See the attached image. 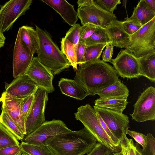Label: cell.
Here are the masks:
<instances>
[{"label":"cell","instance_id":"1","mask_svg":"<svg viewBox=\"0 0 155 155\" xmlns=\"http://www.w3.org/2000/svg\"><path fill=\"white\" fill-rule=\"evenodd\" d=\"M74 80L88 95L92 96L119 80L114 67L99 58L79 65Z\"/></svg>","mask_w":155,"mask_h":155},{"label":"cell","instance_id":"2","mask_svg":"<svg viewBox=\"0 0 155 155\" xmlns=\"http://www.w3.org/2000/svg\"><path fill=\"white\" fill-rule=\"evenodd\" d=\"M97 142L84 127L77 131L70 129L51 137L45 144L53 155H84L90 152Z\"/></svg>","mask_w":155,"mask_h":155},{"label":"cell","instance_id":"3","mask_svg":"<svg viewBox=\"0 0 155 155\" xmlns=\"http://www.w3.org/2000/svg\"><path fill=\"white\" fill-rule=\"evenodd\" d=\"M35 26L39 41L37 53L40 61L50 70L53 75L68 68L70 66L69 62L49 33Z\"/></svg>","mask_w":155,"mask_h":155},{"label":"cell","instance_id":"4","mask_svg":"<svg viewBox=\"0 0 155 155\" xmlns=\"http://www.w3.org/2000/svg\"><path fill=\"white\" fill-rule=\"evenodd\" d=\"M74 115L76 119L82 123L97 142L107 147L113 153L120 151V145L113 141L107 135L101 125L94 107L89 104L80 106Z\"/></svg>","mask_w":155,"mask_h":155},{"label":"cell","instance_id":"5","mask_svg":"<svg viewBox=\"0 0 155 155\" xmlns=\"http://www.w3.org/2000/svg\"><path fill=\"white\" fill-rule=\"evenodd\" d=\"M125 48L137 58L155 53V17L130 36Z\"/></svg>","mask_w":155,"mask_h":155},{"label":"cell","instance_id":"6","mask_svg":"<svg viewBox=\"0 0 155 155\" xmlns=\"http://www.w3.org/2000/svg\"><path fill=\"white\" fill-rule=\"evenodd\" d=\"M32 0H11L0 5V30L2 33L12 28L19 17L30 9Z\"/></svg>","mask_w":155,"mask_h":155},{"label":"cell","instance_id":"7","mask_svg":"<svg viewBox=\"0 0 155 155\" xmlns=\"http://www.w3.org/2000/svg\"><path fill=\"white\" fill-rule=\"evenodd\" d=\"M48 93L45 90L38 88L35 94L25 122L26 135L33 132L45 121V113L48 100Z\"/></svg>","mask_w":155,"mask_h":155},{"label":"cell","instance_id":"8","mask_svg":"<svg viewBox=\"0 0 155 155\" xmlns=\"http://www.w3.org/2000/svg\"><path fill=\"white\" fill-rule=\"evenodd\" d=\"M133 120L142 122L155 119V88L150 86L141 93L134 105Z\"/></svg>","mask_w":155,"mask_h":155},{"label":"cell","instance_id":"9","mask_svg":"<svg viewBox=\"0 0 155 155\" xmlns=\"http://www.w3.org/2000/svg\"><path fill=\"white\" fill-rule=\"evenodd\" d=\"M69 130L61 120L53 119L45 121L33 132L25 136L22 141L34 145H44L50 137Z\"/></svg>","mask_w":155,"mask_h":155},{"label":"cell","instance_id":"10","mask_svg":"<svg viewBox=\"0 0 155 155\" xmlns=\"http://www.w3.org/2000/svg\"><path fill=\"white\" fill-rule=\"evenodd\" d=\"M110 62L121 77L132 79L141 76L138 58L125 49H121Z\"/></svg>","mask_w":155,"mask_h":155},{"label":"cell","instance_id":"11","mask_svg":"<svg viewBox=\"0 0 155 155\" xmlns=\"http://www.w3.org/2000/svg\"><path fill=\"white\" fill-rule=\"evenodd\" d=\"M94 108L120 141L124 135H127V131L130 127V121L129 117L126 115L95 106Z\"/></svg>","mask_w":155,"mask_h":155},{"label":"cell","instance_id":"12","mask_svg":"<svg viewBox=\"0 0 155 155\" xmlns=\"http://www.w3.org/2000/svg\"><path fill=\"white\" fill-rule=\"evenodd\" d=\"M77 12L82 25L90 23L106 28L112 20L117 18L115 14L104 11L94 2L87 6L78 8Z\"/></svg>","mask_w":155,"mask_h":155},{"label":"cell","instance_id":"13","mask_svg":"<svg viewBox=\"0 0 155 155\" xmlns=\"http://www.w3.org/2000/svg\"><path fill=\"white\" fill-rule=\"evenodd\" d=\"M25 74L27 75L38 86L48 93L54 91L53 85L54 75L50 70L43 65L37 57H33Z\"/></svg>","mask_w":155,"mask_h":155},{"label":"cell","instance_id":"14","mask_svg":"<svg viewBox=\"0 0 155 155\" xmlns=\"http://www.w3.org/2000/svg\"><path fill=\"white\" fill-rule=\"evenodd\" d=\"M30 49L21 41L18 32L13 57V76L15 78L25 74L33 58Z\"/></svg>","mask_w":155,"mask_h":155},{"label":"cell","instance_id":"15","mask_svg":"<svg viewBox=\"0 0 155 155\" xmlns=\"http://www.w3.org/2000/svg\"><path fill=\"white\" fill-rule=\"evenodd\" d=\"M38 88L34 82L24 74L15 78L10 84L6 83L4 91L13 98L23 99L35 94Z\"/></svg>","mask_w":155,"mask_h":155},{"label":"cell","instance_id":"16","mask_svg":"<svg viewBox=\"0 0 155 155\" xmlns=\"http://www.w3.org/2000/svg\"><path fill=\"white\" fill-rule=\"evenodd\" d=\"M23 100L13 98L4 91L0 97V102L2 104V108L5 110L23 133L26 136L25 124L20 115Z\"/></svg>","mask_w":155,"mask_h":155},{"label":"cell","instance_id":"17","mask_svg":"<svg viewBox=\"0 0 155 155\" xmlns=\"http://www.w3.org/2000/svg\"><path fill=\"white\" fill-rule=\"evenodd\" d=\"M55 10L64 21L71 26L76 23L77 12L74 6L65 0H40Z\"/></svg>","mask_w":155,"mask_h":155},{"label":"cell","instance_id":"18","mask_svg":"<svg viewBox=\"0 0 155 155\" xmlns=\"http://www.w3.org/2000/svg\"><path fill=\"white\" fill-rule=\"evenodd\" d=\"M105 29L112 41L111 45L121 48L127 47L130 36L124 30L121 21L114 20Z\"/></svg>","mask_w":155,"mask_h":155},{"label":"cell","instance_id":"19","mask_svg":"<svg viewBox=\"0 0 155 155\" xmlns=\"http://www.w3.org/2000/svg\"><path fill=\"white\" fill-rule=\"evenodd\" d=\"M58 85L62 94L76 99L82 100L88 96L74 80L61 78L58 82Z\"/></svg>","mask_w":155,"mask_h":155},{"label":"cell","instance_id":"20","mask_svg":"<svg viewBox=\"0 0 155 155\" xmlns=\"http://www.w3.org/2000/svg\"><path fill=\"white\" fill-rule=\"evenodd\" d=\"M128 96L100 98L94 101L95 106L105 108L122 113L128 103Z\"/></svg>","mask_w":155,"mask_h":155},{"label":"cell","instance_id":"21","mask_svg":"<svg viewBox=\"0 0 155 155\" xmlns=\"http://www.w3.org/2000/svg\"><path fill=\"white\" fill-rule=\"evenodd\" d=\"M18 32L21 41L33 54L37 53L39 48V41L36 29L32 27L24 25L19 28Z\"/></svg>","mask_w":155,"mask_h":155},{"label":"cell","instance_id":"22","mask_svg":"<svg viewBox=\"0 0 155 155\" xmlns=\"http://www.w3.org/2000/svg\"><path fill=\"white\" fill-rule=\"evenodd\" d=\"M155 17V12L147 5L144 0H141L134 8L131 16L129 18L139 23L142 26Z\"/></svg>","mask_w":155,"mask_h":155},{"label":"cell","instance_id":"23","mask_svg":"<svg viewBox=\"0 0 155 155\" xmlns=\"http://www.w3.org/2000/svg\"><path fill=\"white\" fill-rule=\"evenodd\" d=\"M140 76L155 82V53H151L139 58Z\"/></svg>","mask_w":155,"mask_h":155},{"label":"cell","instance_id":"24","mask_svg":"<svg viewBox=\"0 0 155 155\" xmlns=\"http://www.w3.org/2000/svg\"><path fill=\"white\" fill-rule=\"evenodd\" d=\"M100 98L129 96V91L126 86L119 80L105 88L96 92Z\"/></svg>","mask_w":155,"mask_h":155},{"label":"cell","instance_id":"25","mask_svg":"<svg viewBox=\"0 0 155 155\" xmlns=\"http://www.w3.org/2000/svg\"><path fill=\"white\" fill-rule=\"evenodd\" d=\"M120 151L117 153L120 155H143L140 144L134 143L132 139H129L127 135L123 136L120 140Z\"/></svg>","mask_w":155,"mask_h":155},{"label":"cell","instance_id":"26","mask_svg":"<svg viewBox=\"0 0 155 155\" xmlns=\"http://www.w3.org/2000/svg\"><path fill=\"white\" fill-rule=\"evenodd\" d=\"M112 42L106 29L99 27H97L92 34L84 41L86 47L100 44L110 45Z\"/></svg>","mask_w":155,"mask_h":155},{"label":"cell","instance_id":"27","mask_svg":"<svg viewBox=\"0 0 155 155\" xmlns=\"http://www.w3.org/2000/svg\"><path fill=\"white\" fill-rule=\"evenodd\" d=\"M61 51L69 62L70 66L76 70L78 68L76 52L74 45L64 38L61 41Z\"/></svg>","mask_w":155,"mask_h":155},{"label":"cell","instance_id":"28","mask_svg":"<svg viewBox=\"0 0 155 155\" xmlns=\"http://www.w3.org/2000/svg\"><path fill=\"white\" fill-rule=\"evenodd\" d=\"M18 140L1 122L0 123V149L7 147L19 145Z\"/></svg>","mask_w":155,"mask_h":155},{"label":"cell","instance_id":"29","mask_svg":"<svg viewBox=\"0 0 155 155\" xmlns=\"http://www.w3.org/2000/svg\"><path fill=\"white\" fill-rule=\"evenodd\" d=\"M0 115L2 122L10 130L18 140H22L25 135L5 109L2 108Z\"/></svg>","mask_w":155,"mask_h":155},{"label":"cell","instance_id":"30","mask_svg":"<svg viewBox=\"0 0 155 155\" xmlns=\"http://www.w3.org/2000/svg\"><path fill=\"white\" fill-rule=\"evenodd\" d=\"M20 145L23 153L30 155H53L50 150L45 144L34 145L22 141Z\"/></svg>","mask_w":155,"mask_h":155},{"label":"cell","instance_id":"31","mask_svg":"<svg viewBox=\"0 0 155 155\" xmlns=\"http://www.w3.org/2000/svg\"><path fill=\"white\" fill-rule=\"evenodd\" d=\"M107 45L100 44L87 47L82 64L92 62L99 59L103 49Z\"/></svg>","mask_w":155,"mask_h":155},{"label":"cell","instance_id":"32","mask_svg":"<svg viewBox=\"0 0 155 155\" xmlns=\"http://www.w3.org/2000/svg\"><path fill=\"white\" fill-rule=\"evenodd\" d=\"M81 26L79 24L76 23L71 26L66 33L64 37L74 45L76 54L80 40L79 29Z\"/></svg>","mask_w":155,"mask_h":155},{"label":"cell","instance_id":"33","mask_svg":"<svg viewBox=\"0 0 155 155\" xmlns=\"http://www.w3.org/2000/svg\"><path fill=\"white\" fill-rule=\"evenodd\" d=\"M94 3L104 11L114 14L117 5L121 3L120 0H93Z\"/></svg>","mask_w":155,"mask_h":155},{"label":"cell","instance_id":"34","mask_svg":"<svg viewBox=\"0 0 155 155\" xmlns=\"http://www.w3.org/2000/svg\"><path fill=\"white\" fill-rule=\"evenodd\" d=\"M122 25L125 31L130 36L135 33L142 27L139 23L129 18L122 21Z\"/></svg>","mask_w":155,"mask_h":155},{"label":"cell","instance_id":"35","mask_svg":"<svg viewBox=\"0 0 155 155\" xmlns=\"http://www.w3.org/2000/svg\"><path fill=\"white\" fill-rule=\"evenodd\" d=\"M34 95L35 94L29 96L23 100L21 107L20 115L25 124L34 99Z\"/></svg>","mask_w":155,"mask_h":155},{"label":"cell","instance_id":"36","mask_svg":"<svg viewBox=\"0 0 155 155\" xmlns=\"http://www.w3.org/2000/svg\"><path fill=\"white\" fill-rule=\"evenodd\" d=\"M97 26L90 23L81 26L79 29V42L84 43V41L91 36L94 33Z\"/></svg>","mask_w":155,"mask_h":155},{"label":"cell","instance_id":"37","mask_svg":"<svg viewBox=\"0 0 155 155\" xmlns=\"http://www.w3.org/2000/svg\"><path fill=\"white\" fill-rule=\"evenodd\" d=\"M147 140L146 146L142 148L143 155H155V138L151 133L147 135Z\"/></svg>","mask_w":155,"mask_h":155},{"label":"cell","instance_id":"38","mask_svg":"<svg viewBox=\"0 0 155 155\" xmlns=\"http://www.w3.org/2000/svg\"><path fill=\"white\" fill-rule=\"evenodd\" d=\"M127 134L133 138L137 143L142 146V148H144L146 146L147 140V135L141 133L129 130L127 131Z\"/></svg>","mask_w":155,"mask_h":155},{"label":"cell","instance_id":"39","mask_svg":"<svg viewBox=\"0 0 155 155\" xmlns=\"http://www.w3.org/2000/svg\"><path fill=\"white\" fill-rule=\"evenodd\" d=\"M112 153L107 147L97 142L94 148L87 155H112Z\"/></svg>","mask_w":155,"mask_h":155},{"label":"cell","instance_id":"40","mask_svg":"<svg viewBox=\"0 0 155 155\" xmlns=\"http://www.w3.org/2000/svg\"><path fill=\"white\" fill-rule=\"evenodd\" d=\"M23 153L20 145L9 146L0 149V155H18Z\"/></svg>","mask_w":155,"mask_h":155},{"label":"cell","instance_id":"41","mask_svg":"<svg viewBox=\"0 0 155 155\" xmlns=\"http://www.w3.org/2000/svg\"><path fill=\"white\" fill-rule=\"evenodd\" d=\"M96 113L97 117L101 125L107 135L113 141L117 144L120 145V141L119 139L111 131L100 115L97 113Z\"/></svg>","mask_w":155,"mask_h":155},{"label":"cell","instance_id":"42","mask_svg":"<svg viewBox=\"0 0 155 155\" xmlns=\"http://www.w3.org/2000/svg\"><path fill=\"white\" fill-rule=\"evenodd\" d=\"M86 48V46L85 43L79 42L76 52L77 62L78 65L82 64Z\"/></svg>","mask_w":155,"mask_h":155},{"label":"cell","instance_id":"43","mask_svg":"<svg viewBox=\"0 0 155 155\" xmlns=\"http://www.w3.org/2000/svg\"><path fill=\"white\" fill-rule=\"evenodd\" d=\"M105 47V50L102 55V60L105 62H110L112 60L114 46L108 44Z\"/></svg>","mask_w":155,"mask_h":155},{"label":"cell","instance_id":"44","mask_svg":"<svg viewBox=\"0 0 155 155\" xmlns=\"http://www.w3.org/2000/svg\"><path fill=\"white\" fill-rule=\"evenodd\" d=\"M93 3V0H79L77 2L78 8L87 6Z\"/></svg>","mask_w":155,"mask_h":155},{"label":"cell","instance_id":"45","mask_svg":"<svg viewBox=\"0 0 155 155\" xmlns=\"http://www.w3.org/2000/svg\"><path fill=\"white\" fill-rule=\"evenodd\" d=\"M148 7L153 11L155 12V0H144Z\"/></svg>","mask_w":155,"mask_h":155},{"label":"cell","instance_id":"46","mask_svg":"<svg viewBox=\"0 0 155 155\" xmlns=\"http://www.w3.org/2000/svg\"><path fill=\"white\" fill-rule=\"evenodd\" d=\"M5 39L3 33L0 30V48L4 46Z\"/></svg>","mask_w":155,"mask_h":155},{"label":"cell","instance_id":"47","mask_svg":"<svg viewBox=\"0 0 155 155\" xmlns=\"http://www.w3.org/2000/svg\"><path fill=\"white\" fill-rule=\"evenodd\" d=\"M112 155H120L118 154L117 153H112Z\"/></svg>","mask_w":155,"mask_h":155},{"label":"cell","instance_id":"48","mask_svg":"<svg viewBox=\"0 0 155 155\" xmlns=\"http://www.w3.org/2000/svg\"><path fill=\"white\" fill-rule=\"evenodd\" d=\"M22 155H30L27 153H22Z\"/></svg>","mask_w":155,"mask_h":155},{"label":"cell","instance_id":"49","mask_svg":"<svg viewBox=\"0 0 155 155\" xmlns=\"http://www.w3.org/2000/svg\"><path fill=\"white\" fill-rule=\"evenodd\" d=\"M1 122H2V119H1V117L0 116V123Z\"/></svg>","mask_w":155,"mask_h":155},{"label":"cell","instance_id":"50","mask_svg":"<svg viewBox=\"0 0 155 155\" xmlns=\"http://www.w3.org/2000/svg\"><path fill=\"white\" fill-rule=\"evenodd\" d=\"M18 155H22V154H18Z\"/></svg>","mask_w":155,"mask_h":155}]
</instances>
